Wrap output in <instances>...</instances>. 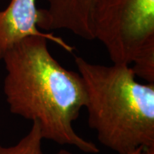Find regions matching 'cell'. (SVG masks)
I'll use <instances>...</instances> for the list:
<instances>
[{
	"label": "cell",
	"instance_id": "6da1fadb",
	"mask_svg": "<svg viewBox=\"0 0 154 154\" xmlns=\"http://www.w3.org/2000/svg\"><path fill=\"white\" fill-rule=\"evenodd\" d=\"M47 38L30 36L3 57L4 94L10 110L38 123L43 140L99 153L97 146L80 136L73 122L85 108L87 93L78 72L67 69L50 52Z\"/></svg>",
	"mask_w": 154,
	"mask_h": 154
},
{
	"label": "cell",
	"instance_id": "7a4b0ae2",
	"mask_svg": "<svg viewBox=\"0 0 154 154\" xmlns=\"http://www.w3.org/2000/svg\"><path fill=\"white\" fill-rule=\"evenodd\" d=\"M87 93L88 126L117 154L154 147V83H140L130 65L110 66L76 56Z\"/></svg>",
	"mask_w": 154,
	"mask_h": 154
},
{
	"label": "cell",
	"instance_id": "3957f363",
	"mask_svg": "<svg viewBox=\"0 0 154 154\" xmlns=\"http://www.w3.org/2000/svg\"><path fill=\"white\" fill-rule=\"evenodd\" d=\"M92 30L114 64L154 83V0H94Z\"/></svg>",
	"mask_w": 154,
	"mask_h": 154
},
{
	"label": "cell",
	"instance_id": "277c9868",
	"mask_svg": "<svg viewBox=\"0 0 154 154\" xmlns=\"http://www.w3.org/2000/svg\"><path fill=\"white\" fill-rule=\"evenodd\" d=\"M38 9L36 0H11L7 8L0 11V61L18 42L30 36H41L72 52L74 47L52 33L38 28Z\"/></svg>",
	"mask_w": 154,
	"mask_h": 154
},
{
	"label": "cell",
	"instance_id": "5b68a950",
	"mask_svg": "<svg viewBox=\"0 0 154 154\" xmlns=\"http://www.w3.org/2000/svg\"><path fill=\"white\" fill-rule=\"evenodd\" d=\"M45 1L47 7L38 9V28L45 33L63 29L84 39H94L92 30L94 0Z\"/></svg>",
	"mask_w": 154,
	"mask_h": 154
},
{
	"label": "cell",
	"instance_id": "8992f818",
	"mask_svg": "<svg viewBox=\"0 0 154 154\" xmlns=\"http://www.w3.org/2000/svg\"><path fill=\"white\" fill-rule=\"evenodd\" d=\"M43 140L38 123L33 122L29 131L15 145L5 146L0 143V154H44Z\"/></svg>",
	"mask_w": 154,
	"mask_h": 154
},
{
	"label": "cell",
	"instance_id": "52a82bcc",
	"mask_svg": "<svg viewBox=\"0 0 154 154\" xmlns=\"http://www.w3.org/2000/svg\"><path fill=\"white\" fill-rule=\"evenodd\" d=\"M56 154H74L71 152L65 150V149H61ZM128 154H154V147L150 148H145V147H140V148L134 150V152Z\"/></svg>",
	"mask_w": 154,
	"mask_h": 154
}]
</instances>
